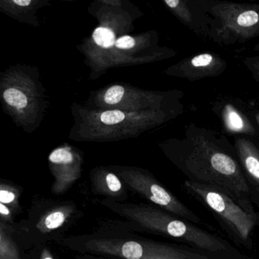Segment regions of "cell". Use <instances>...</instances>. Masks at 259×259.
Listing matches in <instances>:
<instances>
[{"label": "cell", "mask_w": 259, "mask_h": 259, "mask_svg": "<svg viewBox=\"0 0 259 259\" xmlns=\"http://www.w3.org/2000/svg\"><path fill=\"white\" fill-rule=\"evenodd\" d=\"M62 243L80 255L109 258L211 259L208 252L186 244L155 241L137 236L121 222L106 221L94 232L67 237Z\"/></svg>", "instance_id": "6da1fadb"}, {"label": "cell", "mask_w": 259, "mask_h": 259, "mask_svg": "<svg viewBox=\"0 0 259 259\" xmlns=\"http://www.w3.org/2000/svg\"><path fill=\"white\" fill-rule=\"evenodd\" d=\"M100 204L124 218L122 223L134 232L164 236L211 253L227 249V245L221 239L152 204L119 202L106 198Z\"/></svg>", "instance_id": "7a4b0ae2"}, {"label": "cell", "mask_w": 259, "mask_h": 259, "mask_svg": "<svg viewBox=\"0 0 259 259\" xmlns=\"http://www.w3.org/2000/svg\"><path fill=\"white\" fill-rule=\"evenodd\" d=\"M184 189L214 214H217L241 240H247L256 225L255 213L246 211L229 193L220 187L187 180Z\"/></svg>", "instance_id": "3957f363"}, {"label": "cell", "mask_w": 259, "mask_h": 259, "mask_svg": "<svg viewBox=\"0 0 259 259\" xmlns=\"http://www.w3.org/2000/svg\"><path fill=\"white\" fill-rule=\"evenodd\" d=\"M117 173L127 190L140 195L149 204L168 211L190 223L200 224L202 221L172 192L161 185L150 173L133 168L119 169L117 170Z\"/></svg>", "instance_id": "277c9868"}, {"label": "cell", "mask_w": 259, "mask_h": 259, "mask_svg": "<svg viewBox=\"0 0 259 259\" xmlns=\"http://www.w3.org/2000/svg\"><path fill=\"white\" fill-rule=\"evenodd\" d=\"M219 33L227 44L243 43L259 36V5L223 3L216 10Z\"/></svg>", "instance_id": "5b68a950"}, {"label": "cell", "mask_w": 259, "mask_h": 259, "mask_svg": "<svg viewBox=\"0 0 259 259\" xmlns=\"http://www.w3.org/2000/svg\"><path fill=\"white\" fill-rule=\"evenodd\" d=\"M92 193L106 199L124 202L128 197L127 188L119 176L106 170H97L91 176Z\"/></svg>", "instance_id": "8992f818"}, {"label": "cell", "mask_w": 259, "mask_h": 259, "mask_svg": "<svg viewBox=\"0 0 259 259\" xmlns=\"http://www.w3.org/2000/svg\"><path fill=\"white\" fill-rule=\"evenodd\" d=\"M237 155L248 176L259 190V150L250 141L240 138L236 143Z\"/></svg>", "instance_id": "52a82bcc"}, {"label": "cell", "mask_w": 259, "mask_h": 259, "mask_svg": "<svg viewBox=\"0 0 259 259\" xmlns=\"http://www.w3.org/2000/svg\"><path fill=\"white\" fill-rule=\"evenodd\" d=\"M0 259H22L16 245L0 229Z\"/></svg>", "instance_id": "ba28073f"}, {"label": "cell", "mask_w": 259, "mask_h": 259, "mask_svg": "<svg viewBox=\"0 0 259 259\" xmlns=\"http://www.w3.org/2000/svg\"><path fill=\"white\" fill-rule=\"evenodd\" d=\"M93 38L97 45L103 48H109L115 44V35L112 30L105 27H99L94 30Z\"/></svg>", "instance_id": "9c48e42d"}, {"label": "cell", "mask_w": 259, "mask_h": 259, "mask_svg": "<svg viewBox=\"0 0 259 259\" xmlns=\"http://www.w3.org/2000/svg\"><path fill=\"white\" fill-rule=\"evenodd\" d=\"M225 120L228 127L234 132H243L246 129V124L241 116L231 106H227Z\"/></svg>", "instance_id": "30bf717a"}, {"label": "cell", "mask_w": 259, "mask_h": 259, "mask_svg": "<svg viewBox=\"0 0 259 259\" xmlns=\"http://www.w3.org/2000/svg\"><path fill=\"white\" fill-rule=\"evenodd\" d=\"M5 100L10 106L21 109L24 108L27 104V98L24 93L15 88H8L3 94Z\"/></svg>", "instance_id": "8fae6325"}, {"label": "cell", "mask_w": 259, "mask_h": 259, "mask_svg": "<svg viewBox=\"0 0 259 259\" xmlns=\"http://www.w3.org/2000/svg\"><path fill=\"white\" fill-rule=\"evenodd\" d=\"M49 160L52 164H58L73 162L77 160V158H75L72 152L66 147H60L52 152L49 157Z\"/></svg>", "instance_id": "7c38bea8"}, {"label": "cell", "mask_w": 259, "mask_h": 259, "mask_svg": "<svg viewBox=\"0 0 259 259\" xmlns=\"http://www.w3.org/2000/svg\"><path fill=\"white\" fill-rule=\"evenodd\" d=\"M124 94V89L121 85L111 87L105 94L104 100L108 104H116L119 103Z\"/></svg>", "instance_id": "4fadbf2b"}, {"label": "cell", "mask_w": 259, "mask_h": 259, "mask_svg": "<svg viewBox=\"0 0 259 259\" xmlns=\"http://www.w3.org/2000/svg\"><path fill=\"white\" fill-rule=\"evenodd\" d=\"M124 118H125V115L124 113L120 110L106 111L100 115V120L102 123L109 126L118 124L122 122Z\"/></svg>", "instance_id": "5bb4252c"}, {"label": "cell", "mask_w": 259, "mask_h": 259, "mask_svg": "<svg viewBox=\"0 0 259 259\" xmlns=\"http://www.w3.org/2000/svg\"><path fill=\"white\" fill-rule=\"evenodd\" d=\"M221 61V60H220ZM219 62V60L214 58V56L209 53H204L195 56L191 60L192 65L198 68H203V67H210L213 63Z\"/></svg>", "instance_id": "9a60e30c"}, {"label": "cell", "mask_w": 259, "mask_h": 259, "mask_svg": "<svg viewBox=\"0 0 259 259\" xmlns=\"http://www.w3.org/2000/svg\"><path fill=\"white\" fill-rule=\"evenodd\" d=\"M115 47L121 50H129L135 46V40L131 36H123L116 40Z\"/></svg>", "instance_id": "2e32d148"}, {"label": "cell", "mask_w": 259, "mask_h": 259, "mask_svg": "<svg viewBox=\"0 0 259 259\" xmlns=\"http://www.w3.org/2000/svg\"><path fill=\"white\" fill-rule=\"evenodd\" d=\"M16 199V195L12 190L0 187V202L1 203L12 204L15 202Z\"/></svg>", "instance_id": "e0dca14e"}, {"label": "cell", "mask_w": 259, "mask_h": 259, "mask_svg": "<svg viewBox=\"0 0 259 259\" xmlns=\"http://www.w3.org/2000/svg\"><path fill=\"white\" fill-rule=\"evenodd\" d=\"M244 62L248 68L253 73L254 76L259 79V56L248 58Z\"/></svg>", "instance_id": "ac0fdd59"}, {"label": "cell", "mask_w": 259, "mask_h": 259, "mask_svg": "<svg viewBox=\"0 0 259 259\" xmlns=\"http://www.w3.org/2000/svg\"><path fill=\"white\" fill-rule=\"evenodd\" d=\"M75 259H114L105 258V257L97 256V255H77Z\"/></svg>", "instance_id": "d6986e66"}, {"label": "cell", "mask_w": 259, "mask_h": 259, "mask_svg": "<svg viewBox=\"0 0 259 259\" xmlns=\"http://www.w3.org/2000/svg\"><path fill=\"white\" fill-rule=\"evenodd\" d=\"M0 214L3 216H9L10 215V211L9 208L4 204L0 202Z\"/></svg>", "instance_id": "ffe728a7"}, {"label": "cell", "mask_w": 259, "mask_h": 259, "mask_svg": "<svg viewBox=\"0 0 259 259\" xmlns=\"http://www.w3.org/2000/svg\"><path fill=\"white\" fill-rule=\"evenodd\" d=\"M13 3L20 6H27L31 3V1H29V0H18L16 1L15 0V1H13Z\"/></svg>", "instance_id": "44dd1931"}, {"label": "cell", "mask_w": 259, "mask_h": 259, "mask_svg": "<svg viewBox=\"0 0 259 259\" xmlns=\"http://www.w3.org/2000/svg\"><path fill=\"white\" fill-rule=\"evenodd\" d=\"M165 3L168 5L169 7L175 8L179 4L180 2L178 0H165Z\"/></svg>", "instance_id": "7402d4cb"}, {"label": "cell", "mask_w": 259, "mask_h": 259, "mask_svg": "<svg viewBox=\"0 0 259 259\" xmlns=\"http://www.w3.org/2000/svg\"><path fill=\"white\" fill-rule=\"evenodd\" d=\"M42 259H54V258H53V255L48 250L45 249L44 254H42Z\"/></svg>", "instance_id": "603a6c76"}, {"label": "cell", "mask_w": 259, "mask_h": 259, "mask_svg": "<svg viewBox=\"0 0 259 259\" xmlns=\"http://www.w3.org/2000/svg\"><path fill=\"white\" fill-rule=\"evenodd\" d=\"M255 50H257V51H259V43L256 46H255Z\"/></svg>", "instance_id": "cb8c5ba5"}]
</instances>
